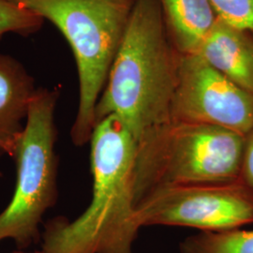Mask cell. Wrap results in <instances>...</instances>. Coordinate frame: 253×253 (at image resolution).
Wrapping results in <instances>:
<instances>
[{
    "mask_svg": "<svg viewBox=\"0 0 253 253\" xmlns=\"http://www.w3.org/2000/svg\"><path fill=\"white\" fill-rule=\"evenodd\" d=\"M90 204L79 217H54L42 234L44 253H133L136 141L116 116L97 122L90 141Z\"/></svg>",
    "mask_w": 253,
    "mask_h": 253,
    "instance_id": "obj_1",
    "label": "cell"
},
{
    "mask_svg": "<svg viewBox=\"0 0 253 253\" xmlns=\"http://www.w3.org/2000/svg\"><path fill=\"white\" fill-rule=\"evenodd\" d=\"M44 19L8 0H0V38L6 33L30 34L42 27Z\"/></svg>",
    "mask_w": 253,
    "mask_h": 253,
    "instance_id": "obj_12",
    "label": "cell"
},
{
    "mask_svg": "<svg viewBox=\"0 0 253 253\" xmlns=\"http://www.w3.org/2000/svg\"><path fill=\"white\" fill-rule=\"evenodd\" d=\"M217 17L245 32H253V0H210Z\"/></svg>",
    "mask_w": 253,
    "mask_h": 253,
    "instance_id": "obj_13",
    "label": "cell"
},
{
    "mask_svg": "<svg viewBox=\"0 0 253 253\" xmlns=\"http://www.w3.org/2000/svg\"><path fill=\"white\" fill-rule=\"evenodd\" d=\"M49 20L73 49L79 77V105L71 138L89 144L96 106L125 35L136 0H8Z\"/></svg>",
    "mask_w": 253,
    "mask_h": 253,
    "instance_id": "obj_3",
    "label": "cell"
},
{
    "mask_svg": "<svg viewBox=\"0 0 253 253\" xmlns=\"http://www.w3.org/2000/svg\"><path fill=\"white\" fill-rule=\"evenodd\" d=\"M245 33L217 18L195 54L231 81L253 93V43Z\"/></svg>",
    "mask_w": 253,
    "mask_h": 253,
    "instance_id": "obj_9",
    "label": "cell"
},
{
    "mask_svg": "<svg viewBox=\"0 0 253 253\" xmlns=\"http://www.w3.org/2000/svg\"><path fill=\"white\" fill-rule=\"evenodd\" d=\"M245 137L219 126L171 121L136 141V206L166 187L242 178Z\"/></svg>",
    "mask_w": 253,
    "mask_h": 253,
    "instance_id": "obj_4",
    "label": "cell"
},
{
    "mask_svg": "<svg viewBox=\"0 0 253 253\" xmlns=\"http://www.w3.org/2000/svg\"><path fill=\"white\" fill-rule=\"evenodd\" d=\"M139 226L190 227L224 232L253 223V189L243 179L154 190L136 206Z\"/></svg>",
    "mask_w": 253,
    "mask_h": 253,
    "instance_id": "obj_6",
    "label": "cell"
},
{
    "mask_svg": "<svg viewBox=\"0 0 253 253\" xmlns=\"http://www.w3.org/2000/svg\"><path fill=\"white\" fill-rule=\"evenodd\" d=\"M2 176V172H0V177Z\"/></svg>",
    "mask_w": 253,
    "mask_h": 253,
    "instance_id": "obj_16",
    "label": "cell"
},
{
    "mask_svg": "<svg viewBox=\"0 0 253 253\" xmlns=\"http://www.w3.org/2000/svg\"><path fill=\"white\" fill-rule=\"evenodd\" d=\"M59 90L39 88L10 157L16 167L14 192L0 213V241L11 239L20 250L40 241V226L58 197L54 111Z\"/></svg>",
    "mask_w": 253,
    "mask_h": 253,
    "instance_id": "obj_5",
    "label": "cell"
},
{
    "mask_svg": "<svg viewBox=\"0 0 253 253\" xmlns=\"http://www.w3.org/2000/svg\"><path fill=\"white\" fill-rule=\"evenodd\" d=\"M44 253L42 250L41 251H37V252H32V253H25V252H15V253Z\"/></svg>",
    "mask_w": 253,
    "mask_h": 253,
    "instance_id": "obj_15",
    "label": "cell"
},
{
    "mask_svg": "<svg viewBox=\"0 0 253 253\" xmlns=\"http://www.w3.org/2000/svg\"><path fill=\"white\" fill-rule=\"evenodd\" d=\"M171 118L247 136L253 129V93L231 81L199 54H181Z\"/></svg>",
    "mask_w": 253,
    "mask_h": 253,
    "instance_id": "obj_7",
    "label": "cell"
},
{
    "mask_svg": "<svg viewBox=\"0 0 253 253\" xmlns=\"http://www.w3.org/2000/svg\"><path fill=\"white\" fill-rule=\"evenodd\" d=\"M180 55L159 0H136L96 106V124L116 116L137 141L171 122Z\"/></svg>",
    "mask_w": 253,
    "mask_h": 253,
    "instance_id": "obj_2",
    "label": "cell"
},
{
    "mask_svg": "<svg viewBox=\"0 0 253 253\" xmlns=\"http://www.w3.org/2000/svg\"><path fill=\"white\" fill-rule=\"evenodd\" d=\"M172 42L182 54H195L217 22L210 0H159Z\"/></svg>",
    "mask_w": 253,
    "mask_h": 253,
    "instance_id": "obj_10",
    "label": "cell"
},
{
    "mask_svg": "<svg viewBox=\"0 0 253 253\" xmlns=\"http://www.w3.org/2000/svg\"><path fill=\"white\" fill-rule=\"evenodd\" d=\"M241 174L242 178L253 189V129L245 137Z\"/></svg>",
    "mask_w": 253,
    "mask_h": 253,
    "instance_id": "obj_14",
    "label": "cell"
},
{
    "mask_svg": "<svg viewBox=\"0 0 253 253\" xmlns=\"http://www.w3.org/2000/svg\"><path fill=\"white\" fill-rule=\"evenodd\" d=\"M36 90L33 78L22 64L0 54V159L10 157Z\"/></svg>",
    "mask_w": 253,
    "mask_h": 253,
    "instance_id": "obj_8",
    "label": "cell"
},
{
    "mask_svg": "<svg viewBox=\"0 0 253 253\" xmlns=\"http://www.w3.org/2000/svg\"><path fill=\"white\" fill-rule=\"evenodd\" d=\"M180 253H253V230L201 232L185 238Z\"/></svg>",
    "mask_w": 253,
    "mask_h": 253,
    "instance_id": "obj_11",
    "label": "cell"
}]
</instances>
